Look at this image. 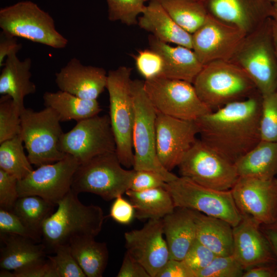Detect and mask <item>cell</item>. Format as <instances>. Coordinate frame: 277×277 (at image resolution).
I'll return each instance as SVG.
<instances>
[{"mask_svg":"<svg viewBox=\"0 0 277 277\" xmlns=\"http://www.w3.org/2000/svg\"><path fill=\"white\" fill-rule=\"evenodd\" d=\"M246 35L209 15L192 34V49L203 65L215 61H230Z\"/></svg>","mask_w":277,"mask_h":277,"instance_id":"2e32d148","label":"cell"},{"mask_svg":"<svg viewBox=\"0 0 277 277\" xmlns=\"http://www.w3.org/2000/svg\"><path fill=\"white\" fill-rule=\"evenodd\" d=\"M70 251L86 277H102L109 259L107 245L90 236L77 237L69 243Z\"/></svg>","mask_w":277,"mask_h":277,"instance_id":"f546056e","label":"cell"},{"mask_svg":"<svg viewBox=\"0 0 277 277\" xmlns=\"http://www.w3.org/2000/svg\"><path fill=\"white\" fill-rule=\"evenodd\" d=\"M22 48V44L17 42L16 37L2 31L0 34V67H3L8 56L17 54Z\"/></svg>","mask_w":277,"mask_h":277,"instance_id":"681fc988","label":"cell"},{"mask_svg":"<svg viewBox=\"0 0 277 277\" xmlns=\"http://www.w3.org/2000/svg\"><path fill=\"white\" fill-rule=\"evenodd\" d=\"M230 61L247 74L262 96L277 90V56L271 17L246 35Z\"/></svg>","mask_w":277,"mask_h":277,"instance_id":"277c9868","label":"cell"},{"mask_svg":"<svg viewBox=\"0 0 277 277\" xmlns=\"http://www.w3.org/2000/svg\"><path fill=\"white\" fill-rule=\"evenodd\" d=\"M164 187L170 193L175 208H187L222 219L233 227L242 219L231 190L211 189L183 176L166 183Z\"/></svg>","mask_w":277,"mask_h":277,"instance_id":"30bf717a","label":"cell"},{"mask_svg":"<svg viewBox=\"0 0 277 277\" xmlns=\"http://www.w3.org/2000/svg\"><path fill=\"white\" fill-rule=\"evenodd\" d=\"M21 110L7 95L0 98V144L20 134Z\"/></svg>","mask_w":277,"mask_h":277,"instance_id":"e575fe53","label":"cell"},{"mask_svg":"<svg viewBox=\"0 0 277 277\" xmlns=\"http://www.w3.org/2000/svg\"><path fill=\"white\" fill-rule=\"evenodd\" d=\"M32 60L26 58L21 61L17 54L7 57L0 74V94L10 96L22 111L25 108L24 98L35 93V84L30 78Z\"/></svg>","mask_w":277,"mask_h":277,"instance_id":"d4e9b609","label":"cell"},{"mask_svg":"<svg viewBox=\"0 0 277 277\" xmlns=\"http://www.w3.org/2000/svg\"><path fill=\"white\" fill-rule=\"evenodd\" d=\"M134 58L137 71L145 80L162 76L163 59L155 51L151 49L142 50Z\"/></svg>","mask_w":277,"mask_h":277,"instance_id":"ab89813d","label":"cell"},{"mask_svg":"<svg viewBox=\"0 0 277 277\" xmlns=\"http://www.w3.org/2000/svg\"><path fill=\"white\" fill-rule=\"evenodd\" d=\"M268 1L272 4L277 3V0H268Z\"/></svg>","mask_w":277,"mask_h":277,"instance_id":"9f6ffc18","label":"cell"},{"mask_svg":"<svg viewBox=\"0 0 277 277\" xmlns=\"http://www.w3.org/2000/svg\"><path fill=\"white\" fill-rule=\"evenodd\" d=\"M60 150L84 163L100 154L116 150L109 115L95 116L77 122L63 133L59 142Z\"/></svg>","mask_w":277,"mask_h":277,"instance_id":"4fadbf2b","label":"cell"},{"mask_svg":"<svg viewBox=\"0 0 277 277\" xmlns=\"http://www.w3.org/2000/svg\"><path fill=\"white\" fill-rule=\"evenodd\" d=\"M20 135L32 165L37 167L63 159L66 155L59 148L64 133L57 113L46 107L36 111L25 108L21 112Z\"/></svg>","mask_w":277,"mask_h":277,"instance_id":"ba28073f","label":"cell"},{"mask_svg":"<svg viewBox=\"0 0 277 277\" xmlns=\"http://www.w3.org/2000/svg\"><path fill=\"white\" fill-rule=\"evenodd\" d=\"M1 277H15L14 273L12 271L7 269H1L0 271Z\"/></svg>","mask_w":277,"mask_h":277,"instance_id":"db71d44e","label":"cell"},{"mask_svg":"<svg viewBox=\"0 0 277 277\" xmlns=\"http://www.w3.org/2000/svg\"><path fill=\"white\" fill-rule=\"evenodd\" d=\"M23 143L19 134L0 144V169L18 180L24 179L33 170Z\"/></svg>","mask_w":277,"mask_h":277,"instance_id":"836d02e7","label":"cell"},{"mask_svg":"<svg viewBox=\"0 0 277 277\" xmlns=\"http://www.w3.org/2000/svg\"><path fill=\"white\" fill-rule=\"evenodd\" d=\"M131 69L121 66L108 72L106 89L109 99V116L117 157L126 168L133 167L132 133L134 107L131 91Z\"/></svg>","mask_w":277,"mask_h":277,"instance_id":"5b68a950","label":"cell"},{"mask_svg":"<svg viewBox=\"0 0 277 277\" xmlns=\"http://www.w3.org/2000/svg\"><path fill=\"white\" fill-rule=\"evenodd\" d=\"M108 16L111 21H120L128 26L137 23V16L142 14L146 0H106Z\"/></svg>","mask_w":277,"mask_h":277,"instance_id":"d590c367","label":"cell"},{"mask_svg":"<svg viewBox=\"0 0 277 277\" xmlns=\"http://www.w3.org/2000/svg\"><path fill=\"white\" fill-rule=\"evenodd\" d=\"M164 235L162 219L149 220L142 228L124 234L126 252L143 266L150 277H156L170 259Z\"/></svg>","mask_w":277,"mask_h":277,"instance_id":"ac0fdd59","label":"cell"},{"mask_svg":"<svg viewBox=\"0 0 277 277\" xmlns=\"http://www.w3.org/2000/svg\"><path fill=\"white\" fill-rule=\"evenodd\" d=\"M166 182L157 173L148 170H135L130 190L142 191L164 187Z\"/></svg>","mask_w":277,"mask_h":277,"instance_id":"ee69618b","label":"cell"},{"mask_svg":"<svg viewBox=\"0 0 277 277\" xmlns=\"http://www.w3.org/2000/svg\"><path fill=\"white\" fill-rule=\"evenodd\" d=\"M142 14L137 22L141 28L163 42L192 49V34L173 20L158 0L150 1Z\"/></svg>","mask_w":277,"mask_h":277,"instance_id":"cb8c5ba5","label":"cell"},{"mask_svg":"<svg viewBox=\"0 0 277 277\" xmlns=\"http://www.w3.org/2000/svg\"><path fill=\"white\" fill-rule=\"evenodd\" d=\"M180 176L203 186L219 190H229L239 175L235 165L196 139L177 166Z\"/></svg>","mask_w":277,"mask_h":277,"instance_id":"7c38bea8","label":"cell"},{"mask_svg":"<svg viewBox=\"0 0 277 277\" xmlns=\"http://www.w3.org/2000/svg\"><path fill=\"white\" fill-rule=\"evenodd\" d=\"M216 255L209 248L195 240L183 260L194 273L206 268Z\"/></svg>","mask_w":277,"mask_h":277,"instance_id":"b9f144b4","label":"cell"},{"mask_svg":"<svg viewBox=\"0 0 277 277\" xmlns=\"http://www.w3.org/2000/svg\"><path fill=\"white\" fill-rule=\"evenodd\" d=\"M262 98L257 91L200 117L195 122L201 140L234 164L261 140Z\"/></svg>","mask_w":277,"mask_h":277,"instance_id":"6da1fadb","label":"cell"},{"mask_svg":"<svg viewBox=\"0 0 277 277\" xmlns=\"http://www.w3.org/2000/svg\"><path fill=\"white\" fill-rule=\"evenodd\" d=\"M162 220L170 259L183 260L196 240L194 210L176 207Z\"/></svg>","mask_w":277,"mask_h":277,"instance_id":"603a6c76","label":"cell"},{"mask_svg":"<svg viewBox=\"0 0 277 277\" xmlns=\"http://www.w3.org/2000/svg\"><path fill=\"white\" fill-rule=\"evenodd\" d=\"M126 194L135 209V217L139 220L161 219L175 208L173 199L165 187L142 191L128 190Z\"/></svg>","mask_w":277,"mask_h":277,"instance_id":"4dcf8cb0","label":"cell"},{"mask_svg":"<svg viewBox=\"0 0 277 277\" xmlns=\"http://www.w3.org/2000/svg\"><path fill=\"white\" fill-rule=\"evenodd\" d=\"M155 126L158 159L171 171L178 166L197 139V127L195 121L181 120L158 112Z\"/></svg>","mask_w":277,"mask_h":277,"instance_id":"e0dca14e","label":"cell"},{"mask_svg":"<svg viewBox=\"0 0 277 277\" xmlns=\"http://www.w3.org/2000/svg\"><path fill=\"white\" fill-rule=\"evenodd\" d=\"M231 191L242 217L261 226L277 223V178L240 176Z\"/></svg>","mask_w":277,"mask_h":277,"instance_id":"5bb4252c","label":"cell"},{"mask_svg":"<svg viewBox=\"0 0 277 277\" xmlns=\"http://www.w3.org/2000/svg\"><path fill=\"white\" fill-rule=\"evenodd\" d=\"M13 272L15 277H57L49 260H44Z\"/></svg>","mask_w":277,"mask_h":277,"instance_id":"bcb514c9","label":"cell"},{"mask_svg":"<svg viewBox=\"0 0 277 277\" xmlns=\"http://www.w3.org/2000/svg\"><path fill=\"white\" fill-rule=\"evenodd\" d=\"M271 18L277 22V3L273 4Z\"/></svg>","mask_w":277,"mask_h":277,"instance_id":"11a10c76","label":"cell"},{"mask_svg":"<svg viewBox=\"0 0 277 277\" xmlns=\"http://www.w3.org/2000/svg\"><path fill=\"white\" fill-rule=\"evenodd\" d=\"M131 91L134 107L133 169L153 171L166 183L171 182L178 176L167 170L158 159L155 126L157 112L144 90V81L132 80Z\"/></svg>","mask_w":277,"mask_h":277,"instance_id":"8992f818","label":"cell"},{"mask_svg":"<svg viewBox=\"0 0 277 277\" xmlns=\"http://www.w3.org/2000/svg\"><path fill=\"white\" fill-rule=\"evenodd\" d=\"M71 189L57 204L56 210L44 222L42 238L46 247L53 250L68 244L77 237L95 238L101 232L105 219L102 209L85 205Z\"/></svg>","mask_w":277,"mask_h":277,"instance_id":"7a4b0ae2","label":"cell"},{"mask_svg":"<svg viewBox=\"0 0 277 277\" xmlns=\"http://www.w3.org/2000/svg\"><path fill=\"white\" fill-rule=\"evenodd\" d=\"M4 32L55 49H63L68 39L56 29L52 17L31 1H21L0 10Z\"/></svg>","mask_w":277,"mask_h":277,"instance_id":"9c48e42d","label":"cell"},{"mask_svg":"<svg viewBox=\"0 0 277 277\" xmlns=\"http://www.w3.org/2000/svg\"><path fill=\"white\" fill-rule=\"evenodd\" d=\"M110 209V216L116 222L127 225L135 217V209L130 201L120 195L114 199Z\"/></svg>","mask_w":277,"mask_h":277,"instance_id":"f6af8a7d","label":"cell"},{"mask_svg":"<svg viewBox=\"0 0 277 277\" xmlns=\"http://www.w3.org/2000/svg\"><path fill=\"white\" fill-rule=\"evenodd\" d=\"M43 98L45 106L52 109L61 122H78L98 115L102 111L97 100L82 98L60 90L47 91Z\"/></svg>","mask_w":277,"mask_h":277,"instance_id":"f1b7e54d","label":"cell"},{"mask_svg":"<svg viewBox=\"0 0 277 277\" xmlns=\"http://www.w3.org/2000/svg\"><path fill=\"white\" fill-rule=\"evenodd\" d=\"M262 96L261 140L277 142V90Z\"/></svg>","mask_w":277,"mask_h":277,"instance_id":"8d00e7d4","label":"cell"},{"mask_svg":"<svg viewBox=\"0 0 277 277\" xmlns=\"http://www.w3.org/2000/svg\"><path fill=\"white\" fill-rule=\"evenodd\" d=\"M211 16L249 34L271 17L268 0H202Z\"/></svg>","mask_w":277,"mask_h":277,"instance_id":"d6986e66","label":"cell"},{"mask_svg":"<svg viewBox=\"0 0 277 277\" xmlns=\"http://www.w3.org/2000/svg\"><path fill=\"white\" fill-rule=\"evenodd\" d=\"M232 255L246 270L250 268L276 264V258L270 243L261 225L242 217L233 227Z\"/></svg>","mask_w":277,"mask_h":277,"instance_id":"ffe728a7","label":"cell"},{"mask_svg":"<svg viewBox=\"0 0 277 277\" xmlns=\"http://www.w3.org/2000/svg\"><path fill=\"white\" fill-rule=\"evenodd\" d=\"M239 176L270 179L277 175V142L261 140L234 163Z\"/></svg>","mask_w":277,"mask_h":277,"instance_id":"83f0119b","label":"cell"},{"mask_svg":"<svg viewBox=\"0 0 277 277\" xmlns=\"http://www.w3.org/2000/svg\"><path fill=\"white\" fill-rule=\"evenodd\" d=\"M150 49L159 53L164 61L162 76L193 83L203 65L192 49L177 45L172 46L153 35L148 38Z\"/></svg>","mask_w":277,"mask_h":277,"instance_id":"7402d4cb","label":"cell"},{"mask_svg":"<svg viewBox=\"0 0 277 277\" xmlns=\"http://www.w3.org/2000/svg\"><path fill=\"white\" fill-rule=\"evenodd\" d=\"M245 270L233 255H216L195 277H243Z\"/></svg>","mask_w":277,"mask_h":277,"instance_id":"f35d334b","label":"cell"},{"mask_svg":"<svg viewBox=\"0 0 277 277\" xmlns=\"http://www.w3.org/2000/svg\"><path fill=\"white\" fill-rule=\"evenodd\" d=\"M0 267L15 271L45 260L46 247L31 239L16 234L1 233Z\"/></svg>","mask_w":277,"mask_h":277,"instance_id":"484cf974","label":"cell"},{"mask_svg":"<svg viewBox=\"0 0 277 277\" xmlns=\"http://www.w3.org/2000/svg\"><path fill=\"white\" fill-rule=\"evenodd\" d=\"M192 84L200 98L212 111L258 91L241 67L226 60L204 65Z\"/></svg>","mask_w":277,"mask_h":277,"instance_id":"3957f363","label":"cell"},{"mask_svg":"<svg viewBox=\"0 0 277 277\" xmlns=\"http://www.w3.org/2000/svg\"><path fill=\"white\" fill-rule=\"evenodd\" d=\"M55 255L47 256L57 277H86L70 251L69 244L54 250Z\"/></svg>","mask_w":277,"mask_h":277,"instance_id":"74e56055","label":"cell"},{"mask_svg":"<svg viewBox=\"0 0 277 277\" xmlns=\"http://www.w3.org/2000/svg\"><path fill=\"white\" fill-rule=\"evenodd\" d=\"M144 88L156 111L162 114L195 121L212 111L191 83L159 76L145 80Z\"/></svg>","mask_w":277,"mask_h":277,"instance_id":"8fae6325","label":"cell"},{"mask_svg":"<svg viewBox=\"0 0 277 277\" xmlns=\"http://www.w3.org/2000/svg\"><path fill=\"white\" fill-rule=\"evenodd\" d=\"M243 277H277L276 264L254 266L246 269Z\"/></svg>","mask_w":277,"mask_h":277,"instance_id":"f907efd6","label":"cell"},{"mask_svg":"<svg viewBox=\"0 0 277 277\" xmlns=\"http://www.w3.org/2000/svg\"><path fill=\"white\" fill-rule=\"evenodd\" d=\"M115 151L105 153L80 164L73 176L71 190L88 192L110 201L130 189L135 170L123 167Z\"/></svg>","mask_w":277,"mask_h":277,"instance_id":"52a82bcc","label":"cell"},{"mask_svg":"<svg viewBox=\"0 0 277 277\" xmlns=\"http://www.w3.org/2000/svg\"><path fill=\"white\" fill-rule=\"evenodd\" d=\"M146 1H152V0H146ZM196 1H202V0H196Z\"/></svg>","mask_w":277,"mask_h":277,"instance_id":"6f0895ef","label":"cell"},{"mask_svg":"<svg viewBox=\"0 0 277 277\" xmlns=\"http://www.w3.org/2000/svg\"><path fill=\"white\" fill-rule=\"evenodd\" d=\"M107 77L104 68L84 65L73 57L55 73V82L60 90L82 98L97 100L106 88Z\"/></svg>","mask_w":277,"mask_h":277,"instance_id":"44dd1931","label":"cell"},{"mask_svg":"<svg viewBox=\"0 0 277 277\" xmlns=\"http://www.w3.org/2000/svg\"><path fill=\"white\" fill-rule=\"evenodd\" d=\"M80 163L66 154L56 162L41 165L17 182L18 197L36 195L56 206L71 189L74 174Z\"/></svg>","mask_w":277,"mask_h":277,"instance_id":"9a60e30c","label":"cell"},{"mask_svg":"<svg viewBox=\"0 0 277 277\" xmlns=\"http://www.w3.org/2000/svg\"><path fill=\"white\" fill-rule=\"evenodd\" d=\"M163 7L183 29L192 34L205 22L209 14L202 1L158 0Z\"/></svg>","mask_w":277,"mask_h":277,"instance_id":"1f68e13d","label":"cell"},{"mask_svg":"<svg viewBox=\"0 0 277 277\" xmlns=\"http://www.w3.org/2000/svg\"><path fill=\"white\" fill-rule=\"evenodd\" d=\"M261 229L270 243L276 258L277 266V223L270 225H263Z\"/></svg>","mask_w":277,"mask_h":277,"instance_id":"816d5d0a","label":"cell"},{"mask_svg":"<svg viewBox=\"0 0 277 277\" xmlns=\"http://www.w3.org/2000/svg\"><path fill=\"white\" fill-rule=\"evenodd\" d=\"M18 179L0 169V208L11 210L18 199Z\"/></svg>","mask_w":277,"mask_h":277,"instance_id":"7bdbcfd3","label":"cell"},{"mask_svg":"<svg viewBox=\"0 0 277 277\" xmlns=\"http://www.w3.org/2000/svg\"><path fill=\"white\" fill-rule=\"evenodd\" d=\"M0 233L21 235L39 242L41 238L29 229L11 210L0 208Z\"/></svg>","mask_w":277,"mask_h":277,"instance_id":"60d3db41","label":"cell"},{"mask_svg":"<svg viewBox=\"0 0 277 277\" xmlns=\"http://www.w3.org/2000/svg\"><path fill=\"white\" fill-rule=\"evenodd\" d=\"M272 33L273 45L277 56V22L272 18Z\"/></svg>","mask_w":277,"mask_h":277,"instance_id":"f5cc1de1","label":"cell"},{"mask_svg":"<svg viewBox=\"0 0 277 277\" xmlns=\"http://www.w3.org/2000/svg\"><path fill=\"white\" fill-rule=\"evenodd\" d=\"M156 277H195V274L183 260L169 259Z\"/></svg>","mask_w":277,"mask_h":277,"instance_id":"7dc6e473","label":"cell"},{"mask_svg":"<svg viewBox=\"0 0 277 277\" xmlns=\"http://www.w3.org/2000/svg\"><path fill=\"white\" fill-rule=\"evenodd\" d=\"M117 277H150L149 274L138 261L126 252Z\"/></svg>","mask_w":277,"mask_h":277,"instance_id":"c3c4849f","label":"cell"},{"mask_svg":"<svg viewBox=\"0 0 277 277\" xmlns=\"http://www.w3.org/2000/svg\"><path fill=\"white\" fill-rule=\"evenodd\" d=\"M196 239L216 255L233 253V227L222 219L194 210Z\"/></svg>","mask_w":277,"mask_h":277,"instance_id":"4316f807","label":"cell"},{"mask_svg":"<svg viewBox=\"0 0 277 277\" xmlns=\"http://www.w3.org/2000/svg\"><path fill=\"white\" fill-rule=\"evenodd\" d=\"M54 204L36 195L19 197L11 211L41 238L44 222L53 212Z\"/></svg>","mask_w":277,"mask_h":277,"instance_id":"d6a6232c","label":"cell"}]
</instances>
